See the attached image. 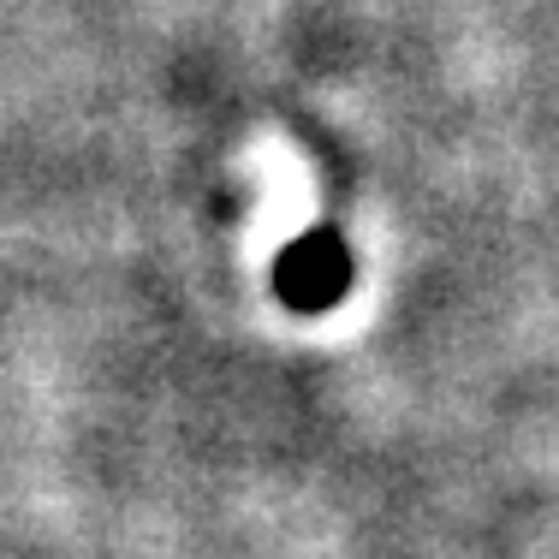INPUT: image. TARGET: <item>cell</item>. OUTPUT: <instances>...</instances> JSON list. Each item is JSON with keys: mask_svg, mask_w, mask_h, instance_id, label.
<instances>
[{"mask_svg": "<svg viewBox=\"0 0 559 559\" xmlns=\"http://www.w3.org/2000/svg\"><path fill=\"white\" fill-rule=\"evenodd\" d=\"M274 286L292 310H334L352 286V250L340 245V233H304L286 257L274 262Z\"/></svg>", "mask_w": 559, "mask_h": 559, "instance_id": "6da1fadb", "label": "cell"}]
</instances>
